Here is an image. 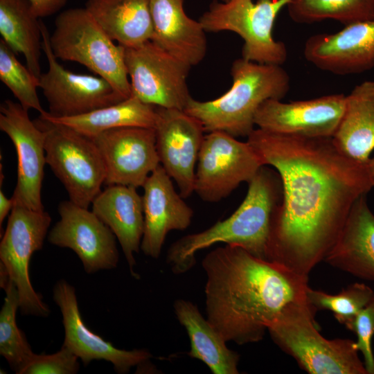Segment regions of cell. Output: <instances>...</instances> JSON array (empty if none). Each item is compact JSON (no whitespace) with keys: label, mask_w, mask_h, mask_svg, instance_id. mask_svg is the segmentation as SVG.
<instances>
[{"label":"cell","mask_w":374,"mask_h":374,"mask_svg":"<svg viewBox=\"0 0 374 374\" xmlns=\"http://www.w3.org/2000/svg\"><path fill=\"white\" fill-rule=\"evenodd\" d=\"M308 301L316 310L332 312L335 318L346 326L362 310L374 300V291L364 283H355L337 294H330L310 287Z\"/></svg>","instance_id":"cell-32"},{"label":"cell","mask_w":374,"mask_h":374,"mask_svg":"<svg viewBox=\"0 0 374 374\" xmlns=\"http://www.w3.org/2000/svg\"><path fill=\"white\" fill-rule=\"evenodd\" d=\"M303 55L318 69L337 75L374 66V18L344 26L335 33L317 34L305 42Z\"/></svg>","instance_id":"cell-19"},{"label":"cell","mask_w":374,"mask_h":374,"mask_svg":"<svg viewBox=\"0 0 374 374\" xmlns=\"http://www.w3.org/2000/svg\"><path fill=\"white\" fill-rule=\"evenodd\" d=\"M92 211L112 230L118 240L134 278V253L141 249L144 231L142 196L136 188L123 185L107 186L91 203Z\"/></svg>","instance_id":"cell-22"},{"label":"cell","mask_w":374,"mask_h":374,"mask_svg":"<svg viewBox=\"0 0 374 374\" xmlns=\"http://www.w3.org/2000/svg\"><path fill=\"white\" fill-rule=\"evenodd\" d=\"M143 188L144 231L141 249L145 256L157 258L167 234L187 229L193 211L176 192L172 178L161 165L150 175Z\"/></svg>","instance_id":"cell-20"},{"label":"cell","mask_w":374,"mask_h":374,"mask_svg":"<svg viewBox=\"0 0 374 374\" xmlns=\"http://www.w3.org/2000/svg\"><path fill=\"white\" fill-rule=\"evenodd\" d=\"M231 87L219 98L199 101L191 98L184 111L202 124L205 132L222 131L247 137L254 130L256 113L269 99L282 100L290 78L282 65L260 64L242 57L231 65Z\"/></svg>","instance_id":"cell-4"},{"label":"cell","mask_w":374,"mask_h":374,"mask_svg":"<svg viewBox=\"0 0 374 374\" xmlns=\"http://www.w3.org/2000/svg\"><path fill=\"white\" fill-rule=\"evenodd\" d=\"M51 222L46 211L14 206L0 242V265L17 289L19 310L24 315L46 317L50 309L33 288L29 264L34 252L42 249Z\"/></svg>","instance_id":"cell-9"},{"label":"cell","mask_w":374,"mask_h":374,"mask_svg":"<svg viewBox=\"0 0 374 374\" xmlns=\"http://www.w3.org/2000/svg\"><path fill=\"white\" fill-rule=\"evenodd\" d=\"M324 260L359 278L374 281V213L368 205L366 195L353 204Z\"/></svg>","instance_id":"cell-23"},{"label":"cell","mask_w":374,"mask_h":374,"mask_svg":"<svg viewBox=\"0 0 374 374\" xmlns=\"http://www.w3.org/2000/svg\"><path fill=\"white\" fill-rule=\"evenodd\" d=\"M151 41L190 66L204 58L207 41L199 21L189 17L184 0H150Z\"/></svg>","instance_id":"cell-21"},{"label":"cell","mask_w":374,"mask_h":374,"mask_svg":"<svg viewBox=\"0 0 374 374\" xmlns=\"http://www.w3.org/2000/svg\"><path fill=\"white\" fill-rule=\"evenodd\" d=\"M175 315L186 329L190 343L188 355L204 362L213 374H238L240 355L226 346V341L192 302L175 301Z\"/></svg>","instance_id":"cell-26"},{"label":"cell","mask_w":374,"mask_h":374,"mask_svg":"<svg viewBox=\"0 0 374 374\" xmlns=\"http://www.w3.org/2000/svg\"><path fill=\"white\" fill-rule=\"evenodd\" d=\"M345 101L343 93L288 103L269 99L258 109L255 125L285 135L332 138L341 119Z\"/></svg>","instance_id":"cell-16"},{"label":"cell","mask_w":374,"mask_h":374,"mask_svg":"<svg viewBox=\"0 0 374 374\" xmlns=\"http://www.w3.org/2000/svg\"><path fill=\"white\" fill-rule=\"evenodd\" d=\"M221 1H223V2H226V1H228L229 0H221Z\"/></svg>","instance_id":"cell-38"},{"label":"cell","mask_w":374,"mask_h":374,"mask_svg":"<svg viewBox=\"0 0 374 374\" xmlns=\"http://www.w3.org/2000/svg\"><path fill=\"white\" fill-rule=\"evenodd\" d=\"M34 13L39 18L52 15L66 3L67 0H27Z\"/></svg>","instance_id":"cell-35"},{"label":"cell","mask_w":374,"mask_h":374,"mask_svg":"<svg viewBox=\"0 0 374 374\" xmlns=\"http://www.w3.org/2000/svg\"><path fill=\"white\" fill-rule=\"evenodd\" d=\"M0 129L11 139L17 157L14 206L44 211L42 186L46 161L45 132L19 103L5 100L0 107Z\"/></svg>","instance_id":"cell-13"},{"label":"cell","mask_w":374,"mask_h":374,"mask_svg":"<svg viewBox=\"0 0 374 374\" xmlns=\"http://www.w3.org/2000/svg\"><path fill=\"white\" fill-rule=\"evenodd\" d=\"M0 33L15 54L24 56L27 67L39 78L42 49L41 21L27 0H0Z\"/></svg>","instance_id":"cell-28"},{"label":"cell","mask_w":374,"mask_h":374,"mask_svg":"<svg viewBox=\"0 0 374 374\" xmlns=\"http://www.w3.org/2000/svg\"><path fill=\"white\" fill-rule=\"evenodd\" d=\"M262 166L247 141L224 132H210L204 135L199 153L194 192L203 201L217 202L241 183H249Z\"/></svg>","instance_id":"cell-11"},{"label":"cell","mask_w":374,"mask_h":374,"mask_svg":"<svg viewBox=\"0 0 374 374\" xmlns=\"http://www.w3.org/2000/svg\"><path fill=\"white\" fill-rule=\"evenodd\" d=\"M45 132L46 163L65 188L69 200L88 208L101 192L106 171L93 140L42 116L34 121Z\"/></svg>","instance_id":"cell-7"},{"label":"cell","mask_w":374,"mask_h":374,"mask_svg":"<svg viewBox=\"0 0 374 374\" xmlns=\"http://www.w3.org/2000/svg\"><path fill=\"white\" fill-rule=\"evenodd\" d=\"M290 0H213L199 21L206 32L231 31L244 41L242 57L251 62L282 65L287 50L272 34L276 19Z\"/></svg>","instance_id":"cell-8"},{"label":"cell","mask_w":374,"mask_h":374,"mask_svg":"<svg viewBox=\"0 0 374 374\" xmlns=\"http://www.w3.org/2000/svg\"><path fill=\"white\" fill-rule=\"evenodd\" d=\"M316 310L310 303L292 306L267 331L275 344L310 374H367L355 341L327 339L319 333Z\"/></svg>","instance_id":"cell-5"},{"label":"cell","mask_w":374,"mask_h":374,"mask_svg":"<svg viewBox=\"0 0 374 374\" xmlns=\"http://www.w3.org/2000/svg\"><path fill=\"white\" fill-rule=\"evenodd\" d=\"M84 8L112 40L125 48L152 39L150 0H87Z\"/></svg>","instance_id":"cell-25"},{"label":"cell","mask_w":374,"mask_h":374,"mask_svg":"<svg viewBox=\"0 0 374 374\" xmlns=\"http://www.w3.org/2000/svg\"><path fill=\"white\" fill-rule=\"evenodd\" d=\"M50 45L57 59L84 66L107 80L125 99L131 96L125 47L115 44L85 8H70L57 15Z\"/></svg>","instance_id":"cell-6"},{"label":"cell","mask_w":374,"mask_h":374,"mask_svg":"<svg viewBox=\"0 0 374 374\" xmlns=\"http://www.w3.org/2000/svg\"><path fill=\"white\" fill-rule=\"evenodd\" d=\"M53 299L62 313L64 329L62 346L78 356L84 366L93 360H105L112 364L116 372L125 374L152 357L145 349H118L90 330L82 320L75 290L66 280H60L55 285Z\"/></svg>","instance_id":"cell-18"},{"label":"cell","mask_w":374,"mask_h":374,"mask_svg":"<svg viewBox=\"0 0 374 374\" xmlns=\"http://www.w3.org/2000/svg\"><path fill=\"white\" fill-rule=\"evenodd\" d=\"M79 358L62 346L51 355L34 354L20 374H75L80 369Z\"/></svg>","instance_id":"cell-33"},{"label":"cell","mask_w":374,"mask_h":374,"mask_svg":"<svg viewBox=\"0 0 374 374\" xmlns=\"http://www.w3.org/2000/svg\"><path fill=\"white\" fill-rule=\"evenodd\" d=\"M0 80L25 109H33L39 114L45 112L37 91L39 86V78L17 59L15 53L2 39L0 40Z\"/></svg>","instance_id":"cell-31"},{"label":"cell","mask_w":374,"mask_h":374,"mask_svg":"<svg viewBox=\"0 0 374 374\" xmlns=\"http://www.w3.org/2000/svg\"><path fill=\"white\" fill-rule=\"evenodd\" d=\"M157 113L154 129L160 165L186 199L194 193L195 166L204 128L184 110L157 107Z\"/></svg>","instance_id":"cell-15"},{"label":"cell","mask_w":374,"mask_h":374,"mask_svg":"<svg viewBox=\"0 0 374 374\" xmlns=\"http://www.w3.org/2000/svg\"><path fill=\"white\" fill-rule=\"evenodd\" d=\"M104 161L106 186L143 187L160 165L154 128L127 127L91 138Z\"/></svg>","instance_id":"cell-17"},{"label":"cell","mask_w":374,"mask_h":374,"mask_svg":"<svg viewBox=\"0 0 374 374\" xmlns=\"http://www.w3.org/2000/svg\"><path fill=\"white\" fill-rule=\"evenodd\" d=\"M3 289L6 297L0 312V354L10 368L20 374L35 353L16 322L19 308L17 289L10 280Z\"/></svg>","instance_id":"cell-30"},{"label":"cell","mask_w":374,"mask_h":374,"mask_svg":"<svg viewBox=\"0 0 374 374\" xmlns=\"http://www.w3.org/2000/svg\"><path fill=\"white\" fill-rule=\"evenodd\" d=\"M355 333V344L363 355L367 374H374V356L372 339L374 335V300L360 310L346 326Z\"/></svg>","instance_id":"cell-34"},{"label":"cell","mask_w":374,"mask_h":374,"mask_svg":"<svg viewBox=\"0 0 374 374\" xmlns=\"http://www.w3.org/2000/svg\"><path fill=\"white\" fill-rule=\"evenodd\" d=\"M131 96L156 107L184 110L189 100L187 78L190 66L151 40L125 47Z\"/></svg>","instance_id":"cell-10"},{"label":"cell","mask_w":374,"mask_h":374,"mask_svg":"<svg viewBox=\"0 0 374 374\" xmlns=\"http://www.w3.org/2000/svg\"><path fill=\"white\" fill-rule=\"evenodd\" d=\"M39 116L50 121L68 126L90 139L112 129L140 127L154 128L157 107L130 96L118 103L70 117H54L48 112Z\"/></svg>","instance_id":"cell-27"},{"label":"cell","mask_w":374,"mask_h":374,"mask_svg":"<svg viewBox=\"0 0 374 374\" xmlns=\"http://www.w3.org/2000/svg\"><path fill=\"white\" fill-rule=\"evenodd\" d=\"M14 204L12 199L6 196L1 188L0 190V229L1 231L2 223L8 214L11 212Z\"/></svg>","instance_id":"cell-36"},{"label":"cell","mask_w":374,"mask_h":374,"mask_svg":"<svg viewBox=\"0 0 374 374\" xmlns=\"http://www.w3.org/2000/svg\"><path fill=\"white\" fill-rule=\"evenodd\" d=\"M368 170L373 186H374V157L368 162Z\"/></svg>","instance_id":"cell-37"},{"label":"cell","mask_w":374,"mask_h":374,"mask_svg":"<svg viewBox=\"0 0 374 374\" xmlns=\"http://www.w3.org/2000/svg\"><path fill=\"white\" fill-rule=\"evenodd\" d=\"M286 7L299 24L333 19L347 26L374 18V0H290Z\"/></svg>","instance_id":"cell-29"},{"label":"cell","mask_w":374,"mask_h":374,"mask_svg":"<svg viewBox=\"0 0 374 374\" xmlns=\"http://www.w3.org/2000/svg\"><path fill=\"white\" fill-rule=\"evenodd\" d=\"M207 319L227 341H260L287 309L308 303V276L225 244L202 260Z\"/></svg>","instance_id":"cell-2"},{"label":"cell","mask_w":374,"mask_h":374,"mask_svg":"<svg viewBox=\"0 0 374 374\" xmlns=\"http://www.w3.org/2000/svg\"><path fill=\"white\" fill-rule=\"evenodd\" d=\"M278 172L282 199L271 222L267 260L308 276L335 243L357 199L373 187L368 163L341 153L332 138L254 129L247 141Z\"/></svg>","instance_id":"cell-1"},{"label":"cell","mask_w":374,"mask_h":374,"mask_svg":"<svg viewBox=\"0 0 374 374\" xmlns=\"http://www.w3.org/2000/svg\"><path fill=\"white\" fill-rule=\"evenodd\" d=\"M41 29L42 50L48 69L40 74L39 87L48 103L51 116H75L125 100L103 78L73 73L60 65L51 50L48 29L42 21Z\"/></svg>","instance_id":"cell-12"},{"label":"cell","mask_w":374,"mask_h":374,"mask_svg":"<svg viewBox=\"0 0 374 374\" xmlns=\"http://www.w3.org/2000/svg\"><path fill=\"white\" fill-rule=\"evenodd\" d=\"M248 185L244 200L231 216L170 247L166 260L173 273L188 271L196 263L198 251L220 242L239 246L267 260L271 222L283 196L281 179L275 169L262 166Z\"/></svg>","instance_id":"cell-3"},{"label":"cell","mask_w":374,"mask_h":374,"mask_svg":"<svg viewBox=\"0 0 374 374\" xmlns=\"http://www.w3.org/2000/svg\"><path fill=\"white\" fill-rule=\"evenodd\" d=\"M58 213L60 220L48 235L51 244L73 250L87 274L117 266L116 238L92 211L69 200L60 203Z\"/></svg>","instance_id":"cell-14"},{"label":"cell","mask_w":374,"mask_h":374,"mask_svg":"<svg viewBox=\"0 0 374 374\" xmlns=\"http://www.w3.org/2000/svg\"><path fill=\"white\" fill-rule=\"evenodd\" d=\"M332 139L346 157L368 162L374 150V80L361 82L346 96L344 113Z\"/></svg>","instance_id":"cell-24"}]
</instances>
